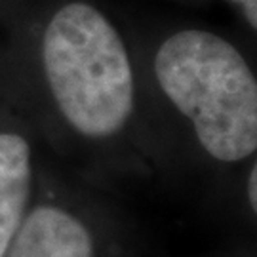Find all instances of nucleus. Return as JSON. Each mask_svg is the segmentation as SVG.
I'll return each instance as SVG.
<instances>
[{"mask_svg":"<svg viewBox=\"0 0 257 257\" xmlns=\"http://www.w3.org/2000/svg\"><path fill=\"white\" fill-rule=\"evenodd\" d=\"M31 147L18 134H0V257L23 223L31 194Z\"/></svg>","mask_w":257,"mask_h":257,"instance_id":"obj_4","label":"nucleus"},{"mask_svg":"<svg viewBox=\"0 0 257 257\" xmlns=\"http://www.w3.org/2000/svg\"><path fill=\"white\" fill-rule=\"evenodd\" d=\"M236 4H242L244 10H246V18L249 19L251 27L257 25V2L255 0H234Z\"/></svg>","mask_w":257,"mask_h":257,"instance_id":"obj_5","label":"nucleus"},{"mask_svg":"<svg viewBox=\"0 0 257 257\" xmlns=\"http://www.w3.org/2000/svg\"><path fill=\"white\" fill-rule=\"evenodd\" d=\"M4 257H93V242L74 215L42 206L19 225Z\"/></svg>","mask_w":257,"mask_h":257,"instance_id":"obj_3","label":"nucleus"},{"mask_svg":"<svg viewBox=\"0 0 257 257\" xmlns=\"http://www.w3.org/2000/svg\"><path fill=\"white\" fill-rule=\"evenodd\" d=\"M155 73L215 160L238 162L255 153L257 82L232 44L206 31H181L160 46Z\"/></svg>","mask_w":257,"mask_h":257,"instance_id":"obj_1","label":"nucleus"},{"mask_svg":"<svg viewBox=\"0 0 257 257\" xmlns=\"http://www.w3.org/2000/svg\"><path fill=\"white\" fill-rule=\"evenodd\" d=\"M44 71L55 103L88 138L116 134L134 109V74L116 29L95 8L74 2L44 33Z\"/></svg>","mask_w":257,"mask_h":257,"instance_id":"obj_2","label":"nucleus"},{"mask_svg":"<svg viewBox=\"0 0 257 257\" xmlns=\"http://www.w3.org/2000/svg\"><path fill=\"white\" fill-rule=\"evenodd\" d=\"M255 181H257V172H255V166H253V168H251V174H249V181H248V198H249V204H251L253 211L257 210V187H255Z\"/></svg>","mask_w":257,"mask_h":257,"instance_id":"obj_6","label":"nucleus"}]
</instances>
